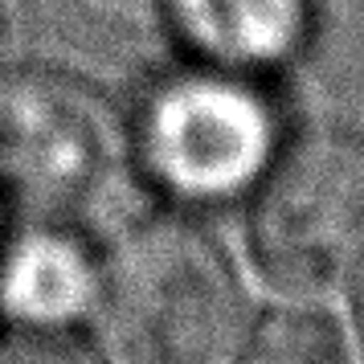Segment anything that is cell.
I'll return each mask as SVG.
<instances>
[{
    "mask_svg": "<svg viewBox=\"0 0 364 364\" xmlns=\"http://www.w3.org/2000/svg\"><path fill=\"white\" fill-rule=\"evenodd\" d=\"M127 176L156 209L188 217L242 213L282 156L299 119L282 82L176 58L123 107Z\"/></svg>",
    "mask_w": 364,
    "mask_h": 364,
    "instance_id": "6da1fadb",
    "label": "cell"
},
{
    "mask_svg": "<svg viewBox=\"0 0 364 364\" xmlns=\"http://www.w3.org/2000/svg\"><path fill=\"white\" fill-rule=\"evenodd\" d=\"M250 291L200 217L156 209L107 246L99 340L115 364H230Z\"/></svg>",
    "mask_w": 364,
    "mask_h": 364,
    "instance_id": "7a4b0ae2",
    "label": "cell"
},
{
    "mask_svg": "<svg viewBox=\"0 0 364 364\" xmlns=\"http://www.w3.org/2000/svg\"><path fill=\"white\" fill-rule=\"evenodd\" d=\"M242 250L287 299L344 291L364 254V132L295 123L282 156L242 205Z\"/></svg>",
    "mask_w": 364,
    "mask_h": 364,
    "instance_id": "3957f363",
    "label": "cell"
},
{
    "mask_svg": "<svg viewBox=\"0 0 364 364\" xmlns=\"http://www.w3.org/2000/svg\"><path fill=\"white\" fill-rule=\"evenodd\" d=\"M127 176V119L86 74L50 62L0 66V213H95Z\"/></svg>",
    "mask_w": 364,
    "mask_h": 364,
    "instance_id": "277c9868",
    "label": "cell"
},
{
    "mask_svg": "<svg viewBox=\"0 0 364 364\" xmlns=\"http://www.w3.org/2000/svg\"><path fill=\"white\" fill-rule=\"evenodd\" d=\"M107 246L78 217H0V331L95 328Z\"/></svg>",
    "mask_w": 364,
    "mask_h": 364,
    "instance_id": "5b68a950",
    "label": "cell"
},
{
    "mask_svg": "<svg viewBox=\"0 0 364 364\" xmlns=\"http://www.w3.org/2000/svg\"><path fill=\"white\" fill-rule=\"evenodd\" d=\"M176 58L287 82L319 46V0H151Z\"/></svg>",
    "mask_w": 364,
    "mask_h": 364,
    "instance_id": "8992f818",
    "label": "cell"
},
{
    "mask_svg": "<svg viewBox=\"0 0 364 364\" xmlns=\"http://www.w3.org/2000/svg\"><path fill=\"white\" fill-rule=\"evenodd\" d=\"M230 364H360V348L323 299H287L250 311Z\"/></svg>",
    "mask_w": 364,
    "mask_h": 364,
    "instance_id": "52a82bcc",
    "label": "cell"
},
{
    "mask_svg": "<svg viewBox=\"0 0 364 364\" xmlns=\"http://www.w3.org/2000/svg\"><path fill=\"white\" fill-rule=\"evenodd\" d=\"M0 364H115L95 328L0 331Z\"/></svg>",
    "mask_w": 364,
    "mask_h": 364,
    "instance_id": "ba28073f",
    "label": "cell"
},
{
    "mask_svg": "<svg viewBox=\"0 0 364 364\" xmlns=\"http://www.w3.org/2000/svg\"><path fill=\"white\" fill-rule=\"evenodd\" d=\"M344 291H348V328H352V340L360 348V364H364V254H360V262H356Z\"/></svg>",
    "mask_w": 364,
    "mask_h": 364,
    "instance_id": "9c48e42d",
    "label": "cell"
},
{
    "mask_svg": "<svg viewBox=\"0 0 364 364\" xmlns=\"http://www.w3.org/2000/svg\"><path fill=\"white\" fill-rule=\"evenodd\" d=\"M9 37H13V25H9V13H4V0H0V66L9 62Z\"/></svg>",
    "mask_w": 364,
    "mask_h": 364,
    "instance_id": "30bf717a",
    "label": "cell"
},
{
    "mask_svg": "<svg viewBox=\"0 0 364 364\" xmlns=\"http://www.w3.org/2000/svg\"><path fill=\"white\" fill-rule=\"evenodd\" d=\"M0 217H4V213H0Z\"/></svg>",
    "mask_w": 364,
    "mask_h": 364,
    "instance_id": "8fae6325",
    "label": "cell"
}]
</instances>
